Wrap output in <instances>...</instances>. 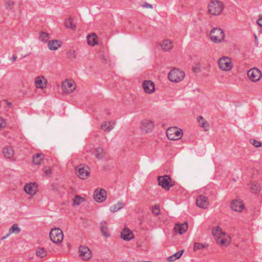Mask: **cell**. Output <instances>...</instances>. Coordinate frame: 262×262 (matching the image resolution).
<instances>
[{"mask_svg":"<svg viewBox=\"0 0 262 262\" xmlns=\"http://www.w3.org/2000/svg\"><path fill=\"white\" fill-rule=\"evenodd\" d=\"M212 236L217 244L222 246H228L231 242V238L229 235L222 231L219 226L214 227L212 229Z\"/></svg>","mask_w":262,"mask_h":262,"instance_id":"obj_1","label":"cell"},{"mask_svg":"<svg viewBox=\"0 0 262 262\" xmlns=\"http://www.w3.org/2000/svg\"><path fill=\"white\" fill-rule=\"evenodd\" d=\"M224 9L223 3L219 1H212L209 3L208 10L211 15L218 16L222 12Z\"/></svg>","mask_w":262,"mask_h":262,"instance_id":"obj_2","label":"cell"},{"mask_svg":"<svg viewBox=\"0 0 262 262\" xmlns=\"http://www.w3.org/2000/svg\"><path fill=\"white\" fill-rule=\"evenodd\" d=\"M184 72L180 69L176 68L171 71L168 75V79L173 83L182 81L185 78Z\"/></svg>","mask_w":262,"mask_h":262,"instance_id":"obj_3","label":"cell"},{"mask_svg":"<svg viewBox=\"0 0 262 262\" xmlns=\"http://www.w3.org/2000/svg\"><path fill=\"white\" fill-rule=\"evenodd\" d=\"M183 133L182 129L177 127H171L167 131V136L171 140H178L182 137Z\"/></svg>","mask_w":262,"mask_h":262,"instance_id":"obj_4","label":"cell"},{"mask_svg":"<svg viewBox=\"0 0 262 262\" xmlns=\"http://www.w3.org/2000/svg\"><path fill=\"white\" fill-rule=\"evenodd\" d=\"M210 37L213 42L220 43L223 41L225 38V33L221 28H215L210 32Z\"/></svg>","mask_w":262,"mask_h":262,"instance_id":"obj_5","label":"cell"},{"mask_svg":"<svg viewBox=\"0 0 262 262\" xmlns=\"http://www.w3.org/2000/svg\"><path fill=\"white\" fill-rule=\"evenodd\" d=\"M90 169L86 164H81L76 167V175L81 179H86L90 176Z\"/></svg>","mask_w":262,"mask_h":262,"instance_id":"obj_6","label":"cell"},{"mask_svg":"<svg viewBox=\"0 0 262 262\" xmlns=\"http://www.w3.org/2000/svg\"><path fill=\"white\" fill-rule=\"evenodd\" d=\"M50 240L56 244L62 242L64 239V235L62 230L58 228H54L50 231L49 234Z\"/></svg>","mask_w":262,"mask_h":262,"instance_id":"obj_7","label":"cell"},{"mask_svg":"<svg viewBox=\"0 0 262 262\" xmlns=\"http://www.w3.org/2000/svg\"><path fill=\"white\" fill-rule=\"evenodd\" d=\"M157 180L158 181L159 185L166 191H168L174 185V182L170 176L167 175L159 177Z\"/></svg>","mask_w":262,"mask_h":262,"instance_id":"obj_8","label":"cell"},{"mask_svg":"<svg viewBox=\"0 0 262 262\" xmlns=\"http://www.w3.org/2000/svg\"><path fill=\"white\" fill-rule=\"evenodd\" d=\"M218 65L220 69L222 71H228L233 68V63L229 57H222L219 60Z\"/></svg>","mask_w":262,"mask_h":262,"instance_id":"obj_9","label":"cell"},{"mask_svg":"<svg viewBox=\"0 0 262 262\" xmlns=\"http://www.w3.org/2000/svg\"><path fill=\"white\" fill-rule=\"evenodd\" d=\"M76 88V84L72 79H66L62 84V89L66 93L73 92V91H74Z\"/></svg>","mask_w":262,"mask_h":262,"instance_id":"obj_10","label":"cell"},{"mask_svg":"<svg viewBox=\"0 0 262 262\" xmlns=\"http://www.w3.org/2000/svg\"><path fill=\"white\" fill-rule=\"evenodd\" d=\"M107 192L105 189L102 188H99L96 189L93 194L94 200L97 202L101 203L104 202L107 198Z\"/></svg>","mask_w":262,"mask_h":262,"instance_id":"obj_11","label":"cell"},{"mask_svg":"<svg viewBox=\"0 0 262 262\" xmlns=\"http://www.w3.org/2000/svg\"><path fill=\"white\" fill-rule=\"evenodd\" d=\"M78 254L79 257L83 260H90L92 256V253L91 251L89 248L85 246H81L78 249Z\"/></svg>","mask_w":262,"mask_h":262,"instance_id":"obj_12","label":"cell"},{"mask_svg":"<svg viewBox=\"0 0 262 262\" xmlns=\"http://www.w3.org/2000/svg\"><path fill=\"white\" fill-rule=\"evenodd\" d=\"M140 128L144 133H150L154 129V122L150 120H143L141 122Z\"/></svg>","mask_w":262,"mask_h":262,"instance_id":"obj_13","label":"cell"},{"mask_svg":"<svg viewBox=\"0 0 262 262\" xmlns=\"http://www.w3.org/2000/svg\"><path fill=\"white\" fill-rule=\"evenodd\" d=\"M248 77L251 81L257 82L260 80L262 76L261 72L257 68H254L251 69L247 73Z\"/></svg>","mask_w":262,"mask_h":262,"instance_id":"obj_14","label":"cell"},{"mask_svg":"<svg viewBox=\"0 0 262 262\" xmlns=\"http://www.w3.org/2000/svg\"><path fill=\"white\" fill-rule=\"evenodd\" d=\"M231 208L233 211L242 212L245 209V204L240 199H235L231 203Z\"/></svg>","mask_w":262,"mask_h":262,"instance_id":"obj_15","label":"cell"},{"mask_svg":"<svg viewBox=\"0 0 262 262\" xmlns=\"http://www.w3.org/2000/svg\"><path fill=\"white\" fill-rule=\"evenodd\" d=\"M38 191V184L36 182H30L27 184L25 186V192L30 195L31 196H33L36 195Z\"/></svg>","mask_w":262,"mask_h":262,"instance_id":"obj_16","label":"cell"},{"mask_svg":"<svg viewBox=\"0 0 262 262\" xmlns=\"http://www.w3.org/2000/svg\"><path fill=\"white\" fill-rule=\"evenodd\" d=\"M196 205L201 209H206L209 206V199L204 196H199L196 200Z\"/></svg>","mask_w":262,"mask_h":262,"instance_id":"obj_17","label":"cell"},{"mask_svg":"<svg viewBox=\"0 0 262 262\" xmlns=\"http://www.w3.org/2000/svg\"><path fill=\"white\" fill-rule=\"evenodd\" d=\"M143 87L144 91L147 94H152L155 91V84L153 81H146L143 83Z\"/></svg>","mask_w":262,"mask_h":262,"instance_id":"obj_18","label":"cell"},{"mask_svg":"<svg viewBox=\"0 0 262 262\" xmlns=\"http://www.w3.org/2000/svg\"><path fill=\"white\" fill-rule=\"evenodd\" d=\"M120 236L122 239L127 241H130L134 238V236L132 232L127 227H125L122 229L121 232Z\"/></svg>","mask_w":262,"mask_h":262,"instance_id":"obj_19","label":"cell"},{"mask_svg":"<svg viewBox=\"0 0 262 262\" xmlns=\"http://www.w3.org/2000/svg\"><path fill=\"white\" fill-rule=\"evenodd\" d=\"M35 84L38 89H44L47 87L48 81L43 76H39L35 80Z\"/></svg>","mask_w":262,"mask_h":262,"instance_id":"obj_20","label":"cell"},{"mask_svg":"<svg viewBox=\"0 0 262 262\" xmlns=\"http://www.w3.org/2000/svg\"><path fill=\"white\" fill-rule=\"evenodd\" d=\"M174 47V44L173 41L165 39L163 41L162 43L161 44V48L162 51L164 52H168L172 50Z\"/></svg>","mask_w":262,"mask_h":262,"instance_id":"obj_21","label":"cell"},{"mask_svg":"<svg viewBox=\"0 0 262 262\" xmlns=\"http://www.w3.org/2000/svg\"><path fill=\"white\" fill-rule=\"evenodd\" d=\"M115 121L110 120L107 122H104L101 126V129L105 132H109L111 131L115 126Z\"/></svg>","mask_w":262,"mask_h":262,"instance_id":"obj_22","label":"cell"},{"mask_svg":"<svg viewBox=\"0 0 262 262\" xmlns=\"http://www.w3.org/2000/svg\"><path fill=\"white\" fill-rule=\"evenodd\" d=\"M188 224L186 222L183 223H177L175 225V231L179 234L184 233L188 230Z\"/></svg>","mask_w":262,"mask_h":262,"instance_id":"obj_23","label":"cell"},{"mask_svg":"<svg viewBox=\"0 0 262 262\" xmlns=\"http://www.w3.org/2000/svg\"><path fill=\"white\" fill-rule=\"evenodd\" d=\"M87 43L90 46H94L98 43V38L94 33H91L87 36Z\"/></svg>","mask_w":262,"mask_h":262,"instance_id":"obj_24","label":"cell"},{"mask_svg":"<svg viewBox=\"0 0 262 262\" xmlns=\"http://www.w3.org/2000/svg\"><path fill=\"white\" fill-rule=\"evenodd\" d=\"M2 153L7 158H12L14 156V150L12 147L7 146L4 148Z\"/></svg>","mask_w":262,"mask_h":262,"instance_id":"obj_25","label":"cell"},{"mask_svg":"<svg viewBox=\"0 0 262 262\" xmlns=\"http://www.w3.org/2000/svg\"><path fill=\"white\" fill-rule=\"evenodd\" d=\"M44 160V156L42 153H37L33 157V162L36 165H40Z\"/></svg>","mask_w":262,"mask_h":262,"instance_id":"obj_26","label":"cell"},{"mask_svg":"<svg viewBox=\"0 0 262 262\" xmlns=\"http://www.w3.org/2000/svg\"><path fill=\"white\" fill-rule=\"evenodd\" d=\"M62 43L61 42V41L59 40H52L48 43V48L50 50L54 51L59 48L62 46Z\"/></svg>","mask_w":262,"mask_h":262,"instance_id":"obj_27","label":"cell"},{"mask_svg":"<svg viewBox=\"0 0 262 262\" xmlns=\"http://www.w3.org/2000/svg\"><path fill=\"white\" fill-rule=\"evenodd\" d=\"M197 120L201 127L203 128L205 131H209V126L207 121L204 118H203L202 117L199 116L198 117Z\"/></svg>","mask_w":262,"mask_h":262,"instance_id":"obj_28","label":"cell"},{"mask_svg":"<svg viewBox=\"0 0 262 262\" xmlns=\"http://www.w3.org/2000/svg\"><path fill=\"white\" fill-rule=\"evenodd\" d=\"M125 206V203L123 201H120L117 204H115L114 205L112 206L110 208V211L112 212H116L118 210L122 209Z\"/></svg>","mask_w":262,"mask_h":262,"instance_id":"obj_29","label":"cell"},{"mask_svg":"<svg viewBox=\"0 0 262 262\" xmlns=\"http://www.w3.org/2000/svg\"><path fill=\"white\" fill-rule=\"evenodd\" d=\"M184 251V250L180 251L178 253H175L173 256L168 257L167 259V260H168V262H174L175 260H177L179 259L181 257V256H182Z\"/></svg>","mask_w":262,"mask_h":262,"instance_id":"obj_30","label":"cell"},{"mask_svg":"<svg viewBox=\"0 0 262 262\" xmlns=\"http://www.w3.org/2000/svg\"><path fill=\"white\" fill-rule=\"evenodd\" d=\"M100 227L101 230H102V233L104 234L105 236H106V237H109V236H110V233H109L108 229V227H107V224H106L105 222H102L100 223Z\"/></svg>","mask_w":262,"mask_h":262,"instance_id":"obj_31","label":"cell"},{"mask_svg":"<svg viewBox=\"0 0 262 262\" xmlns=\"http://www.w3.org/2000/svg\"><path fill=\"white\" fill-rule=\"evenodd\" d=\"M36 255L38 257H41V258L45 257L47 254L46 250L44 248L42 247L38 248L36 250Z\"/></svg>","mask_w":262,"mask_h":262,"instance_id":"obj_32","label":"cell"},{"mask_svg":"<svg viewBox=\"0 0 262 262\" xmlns=\"http://www.w3.org/2000/svg\"><path fill=\"white\" fill-rule=\"evenodd\" d=\"M39 39L40 41L43 43H47L49 41V36L47 33L44 32H41L40 33V37Z\"/></svg>","mask_w":262,"mask_h":262,"instance_id":"obj_33","label":"cell"},{"mask_svg":"<svg viewBox=\"0 0 262 262\" xmlns=\"http://www.w3.org/2000/svg\"><path fill=\"white\" fill-rule=\"evenodd\" d=\"M65 25L67 27L69 28H73L74 27L73 21L71 18H68L65 21Z\"/></svg>","mask_w":262,"mask_h":262,"instance_id":"obj_34","label":"cell"},{"mask_svg":"<svg viewBox=\"0 0 262 262\" xmlns=\"http://www.w3.org/2000/svg\"><path fill=\"white\" fill-rule=\"evenodd\" d=\"M84 199L83 198L80 197V196H77L75 197V199L73 201V203L75 205H78L79 204H81V203L84 201Z\"/></svg>","mask_w":262,"mask_h":262,"instance_id":"obj_35","label":"cell"},{"mask_svg":"<svg viewBox=\"0 0 262 262\" xmlns=\"http://www.w3.org/2000/svg\"><path fill=\"white\" fill-rule=\"evenodd\" d=\"M251 189L254 193H259L260 190V188L259 184L257 183H253L251 185Z\"/></svg>","mask_w":262,"mask_h":262,"instance_id":"obj_36","label":"cell"},{"mask_svg":"<svg viewBox=\"0 0 262 262\" xmlns=\"http://www.w3.org/2000/svg\"><path fill=\"white\" fill-rule=\"evenodd\" d=\"M152 212L155 215H159L160 214V209L159 206L158 205L154 206V207H153Z\"/></svg>","mask_w":262,"mask_h":262,"instance_id":"obj_37","label":"cell"},{"mask_svg":"<svg viewBox=\"0 0 262 262\" xmlns=\"http://www.w3.org/2000/svg\"><path fill=\"white\" fill-rule=\"evenodd\" d=\"M250 142L251 144H253L256 147H260L261 146H262V143H260L259 141L256 140H254V139H251L250 141Z\"/></svg>","mask_w":262,"mask_h":262,"instance_id":"obj_38","label":"cell"},{"mask_svg":"<svg viewBox=\"0 0 262 262\" xmlns=\"http://www.w3.org/2000/svg\"><path fill=\"white\" fill-rule=\"evenodd\" d=\"M6 126V123L5 120L2 117H0V129H4Z\"/></svg>","mask_w":262,"mask_h":262,"instance_id":"obj_39","label":"cell"},{"mask_svg":"<svg viewBox=\"0 0 262 262\" xmlns=\"http://www.w3.org/2000/svg\"><path fill=\"white\" fill-rule=\"evenodd\" d=\"M204 247V245L198 244V243H196V244H195V250H198V249H200V248H203Z\"/></svg>","mask_w":262,"mask_h":262,"instance_id":"obj_40","label":"cell"},{"mask_svg":"<svg viewBox=\"0 0 262 262\" xmlns=\"http://www.w3.org/2000/svg\"><path fill=\"white\" fill-rule=\"evenodd\" d=\"M262 19H261V18H260V19H257V25H259V26H260V27H262Z\"/></svg>","mask_w":262,"mask_h":262,"instance_id":"obj_41","label":"cell"},{"mask_svg":"<svg viewBox=\"0 0 262 262\" xmlns=\"http://www.w3.org/2000/svg\"><path fill=\"white\" fill-rule=\"evenodd\" d=\"M1 102H0V107H1Z\"/></svg>","mask_w":262,"mask_h":262,"instance_id":"obj_42","label":"cell"},{"mask_svg":"<svg viewBox=\"0 0 262 262\" xmlns=\"http://www.w3.org/2000/svg\"></svg>","mask_w":262,"mask_h":262,"instance_id":"obj_43","label":"cell"}]
</instances>
